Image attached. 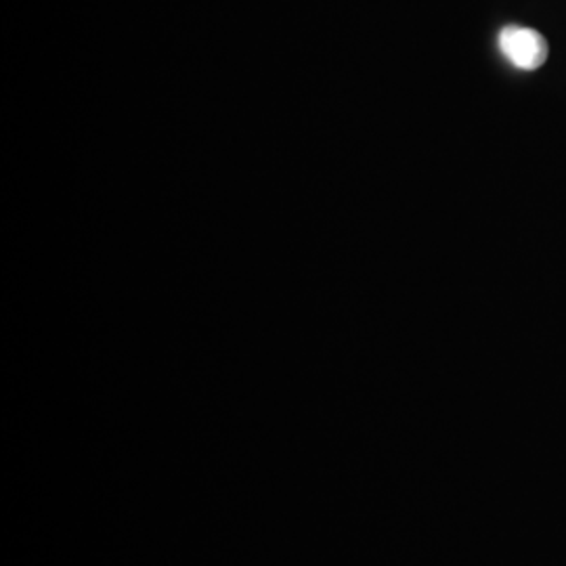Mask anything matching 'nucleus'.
I'll use <instances>...</instances> for the list:
<instances>
[{"label":"nucleus","instance_id":"1","mask_svg":"<svg viewBox=\"0 0 566 566\" xmlns=\"http://www.w3.org/2000/svg\"><path fill=\"white\" fill-rule=\"evenodd\" d=\"M500 49L506 55V60L523 72H533L542 67L549 53L546 39L537 30L523 25H506L500 32Z\"/></svg>","mask_w":566,"mask_h":566}]
</instances>
